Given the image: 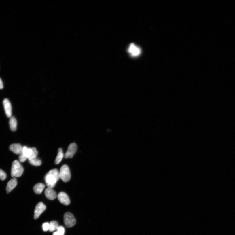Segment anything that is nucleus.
Listing matches in <instances>:
<instances>
[{
  "label": "nucleus",
  "mask_w": 235,
  "mask_h": 235,
  "mask_svg": "<svg viewBox=\"0 0 235 235\" xmlns=\"http://www.w3.org/2000/svg\"><path fill=\"white\" fill-rule=\"evenodd\" d=\"M59 179V172L57 169H54L49 171L45 177L46 185L48 187L52 188L55 187Z\"/></svg>",
  "instance_id": "nucleus-1"
},
{
  "label": "nucleus",
  "mask_w": 235,
  "mask_h": 235,
  "mask_svg": "<svg viewBox=\"0 0 235 235\" xmlns=\"http://www.w3.org/2000/svg\"><path fill=\"white\" fill-rule=\"evenodd\" d=\"M23 168L18 160L14 161L12 164L11 175L13 177H18L22 175Z\"/></svg>",
  "instance_id": "nucleus-2"
},
{
  "label": "nucleus",
  "mask_w": 235,
  "mask_h": 235,
  "mask_svg": "<svg viewBox=\"0 0 235 235\" xmlns=\"http://www.w3.org/2000/svg\"><path fill=\"white\" fill-rule=\"evenodd\" d=\"M59 177L65 183H67L70 180L71 173L70 169L67 165H64L61 167L59 172Z\"/></svg>",
  "instance_id": "nucleus-3"
},
{
  "label": "nucleus",
  "mask_w": 235,
  "mask_h": 235,
  "mask_svg": "<svg viewBox=\"0 0 235 235\" xmlns=\"http://www.w3.org/2000/svg\"><path fill=\"white\" fill-rule=\"evenodd\" d=\"M64 222L65 226L68 228L74 226L76 224V219L73 215L70 212L65 213L64 215Z\"/></svg>",
  "instance_id": "nucleus-4"
},
{
  "label": "nucleus",
  "mask_w": 235,
  "mask_h": 235,
  "mask_svg": "<svg viewBox=\"0 0 235 235\" xmlns=\"http://www.w3.org/2000/svg\"><path fill=\"white\" fill-rule=\"evenodd\" d=\"M77 147L76 144L73 143L69 146L67 152L65 154V158H70L73 157L77 152Z\"/></svg>",
  "instance_id": "nucleus-5"
},
{
  "label": "nucleus",
  "mask_w": 235,
  "mask_h": 235,
  "mask_svg": "<svg viewBox=\"0 0 235 235\" xmlns=\"http://www.w3.org/2000/svg\"><path fill=\"white\" fill-rule=\"evenodd\" d=\"M46 205L42 202H41L37 204L34 210V218L37 219L40 215L45 211L46 209Z\"/></svg>",
  "instance_id": "nucleus-6"
},
{
  "label": "nucleus",
  "mask_w": 235,
  "mask_h": 235,
  "mask_svg": "<svg viewBox=\"0 0 235 235\" xmlns=\"http://www.w3.org/2000/svg\"><path fill=\"white\" fill-rule=\"evenodd\" d=\"M57 197L59 201L63 204L68 205L70 204V198L67 193L65 192H60L58 193Z\"/></svg>",
  "instance_id": "nucleus-7"
},
{
  "label": "nucleus",
  "mask_w": 235,
  "mask_h": 235,
  "mask_svg": "<svg viewBox=\"0 0 235 235\" xmlns=\"http://www.w3.org/2000/svg\"><path fill=\"white\" fill-rule=\"evenodd\" d=\"M128 52L133 57H137L140 54L141 50L140 48L134 43L130 45L128 48Z\"/></svg>",
  "instance_id": "nucleus-8"
},
{
  "label": "nucleus",
  "mask_w": 235,
  "mask_h": 235,
  "mask_svg": "<svg viewBox=\"0 0 235 235\" xmlns=\"http://www.w3.org/2000/svg\"><path fill=\"white\" fill-rule=\"evenodd\" d=\"M3 103L6 116L7 117H10L12 115V107L11 103L7 99H5Z\"/></svg>",
  "instance_id": "nucleus-9"
},
{
  "label": "nucleus",
  "mask_w": 235,
  "mask_h": 235,
  "mask_svg": "<svg viewBox=\"0 0 235 235\" xmlns=\"http://www.w3.org/2000/svg\"><path fill=\"white\" fill-rule=\"evenodd\" d=\"M45 195L46 198L49 200H53L57 196V193L53 188H46L45 191Z\"/></svg>",
  "instance_id": "nucleus-10"
},
{
  "label": "nucleus",
  "mask_w": 235,
  "mask_h": 235,
  "mask_svg": "<svg viewBox=\"0 0 235 235\" xmlns=\"http://www.w3.org/2000/svg\"><path fill=\"white\" fill-rule=\"evenodd\" d=\"M9 149L16 155H20L22 151L23 147L19 144H13L10 146Z\"/></svg>",
  "instance_id": "nucleus-11"
},
{
  "label": "nucleus",
  "mask_w": 235,
  "mask_h": 235,
  "mask_svg": "<svg viewBox=\"0 0 235 235\" xmlns=\"http://www.w3.org/2000/svg\"><path fill=\"white\" fill-rule=\"evenodd\" d=\"M17 185V181L15 177H13L7 183L6 190L8 193L14 189Z\"/></svg>",
  "instance_id": "nucleus-12"
},
{
  "label": "nucleus",
  "mask_w": 235,
  "mask_h": 235,
  "mask_svg": "<svg viewBox=\"0 0 235 235\" xmlns=\"http://www.w3.org/2000/svg\"><path fill=\"white\" fill-rule=\"evenodd\" d=\"M45 187V185L43 183H39L34 186L33 189L36 194H39L42 193Z\"/></svg>",
  "instance_id": "nucleus-13"
},
{
  "label": "nucleus",
  "mask_w": 235,
  "mask_h": 235,
  "mask_svg": "<svg viewBox=\"0 0 235 235\" xmlns=\"http://www.w3.org/2000/svg\"><path fill=\"white\" fill-rule=\"evenodd\" d=\"M9 124L11 130L13 131H16L17 128V121L15 117L11 116L10 117Z\"/></svg>",
  "instance_id": "nucleus-14"
},
{
  "label": "nucleus",
  "mask_w": 235,
  "mask_h": 235,
  "mask_svg": "<svg viewBox=\"0 0 235 235\" xmlns=\"http://www.w3.org/2000/svg\"><path fill=\"white\" fill-rule=\"evenodd\" d=\"M58 151V153L55 161V163L56 165L58 164L61 162L64 156V154L62 148H59Z\"/></svg>",
  "instance_id": "nucleus-15"
},
{
  "label": "nucleus",
  "mask_w": 235,
  "mask_h": 235,
  "mask_svg": "<svg viewBox=\"0 0 235 235\" xmlns=\"http://www.w3.org/2000/svg\"><path fill=\"white\" fill-rule=\"evenodd\" d=\"M58 227V223L57 221H51L50 223L49 231L51 232L55 231V230H57Z\"/></svg>",
  "instance_id": "nucleus-16"
},
{
  "label": "nucleus",
  "mask_w": 235,
  "mask_h": 235,
  "mask_svg": "<svg viewBox=\"0 0 235 235\" xmlns=\"http://www.w3.org/2000/svg\"><path fill=\"white\" fill-rule=\"evenodd\" d=\"M29 162L31 165L34 166H38L41 164V161L40 159L37 158H34L29 160Z\"/></svg>",
  "instance_id": "nucleus-17"
},
{
  "label": "nucleus",
  "mask_w": 235,
  "mask_h": 235,
  "mask_svg": "<svg viewBox=\"0 0 235 235\" xmlns=\"http://www.w3.org/2000/svg\"><path fill=\"white\" fill-rule=\"evenodd\" d=\"M57 231L54 232L53 235H64L65 232L64 228L62 226H58Z\"/></svg>",
  "instance_id": "nucleus-18"
},
{
  "label": "nucleus",
  "mask_w": 235,
  "mask_h": 235,
  "mask_svg": "<svg viewBox=\"0 0 235 235\" xmlns=\"http://www.w3.org/2000/svg\"><path fill=\"white\" fill-rule=\"evenodd\" d=\"M32 150V154L31 157L30 158H29L28 160H30V159L37 158L38 155V152L36 149L35 147L31 148Z\"/></svg>",
  "instance_id": "nucleus-19"
},
{
  "label": "nucleus",
  "mask_w": 235,
  "mask_h": 235,
  "mask_svg": "<svg viewBox=\"0 0 235 235\" xmlns=\"http://www.w3.org/2000/svg\"><path fill=\"white\" fill-rule=\"evenodd\" d=\"M42 228L44 231H48L50 229V223L47 222L44 223L42 225Z\"/></svg>",
  "instance_id": "nucleus-20"
},
{
  "label": "nucleus",
  "mask_w": 235,
  "mask_h": 235,
  "mask_svg": "<svg viewBox=\"0 0 235 235\" xmlns=\"http://www.w3.org/2000/svg\"><path fill=\"white\" fill-rule=\"evenodd\" d=\"M7 177V175L3 170L0 169V179L4 181Z\"/></svg>",
  "instance_id": "nucleus-21"
},
{
  "label": "nucleus",
  "mask_w": 235,
  "mask_h": 235,
  "mask_svg": "<svg viewBox=\"0 0 235 235\" xmlns=\"http://www.w3.org/2000/svg\"><path fill=\"white\" fill-rule=\"evenodd\" d=\"M19 159L20 162H24L26 160V159L28 158L21 153L19 155Z\"/></svg>",
  "instance_id": "nucleus-22"
},
{
  "label": "nucleus",
  "mask_w": 235,
  "mask_h": 235,
  "mask_svg": "<svg viewBox=\"0 0 235 235\" xmlns=\"http://www.w3.org/2000/svg\"><path fill=\"white\" fill-rule=\"evenodd\" d=\"M3 82H2V80L1 79V78H0V89H3Z\"/></svg>",
  "instance_id": "nucleus-23"
}]
</instances>
